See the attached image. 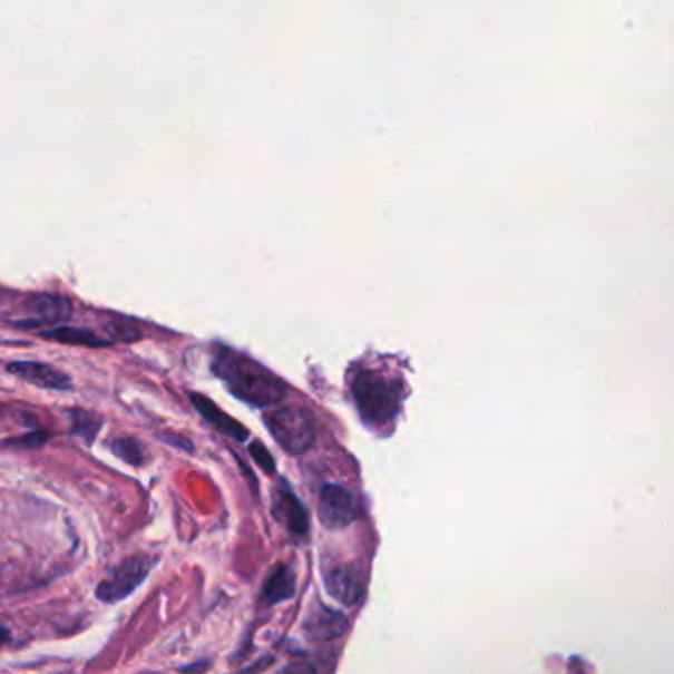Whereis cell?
Returning <instances> with one entry per match:
<instances>
[{"label": "cell", "instance_id": "cell-1", "mask_svg": "<svg viewBox=\"0 0 674 674\" xmlns=\"http://www.w3.org/2000/svg\"><path fill=\"white\" fill-rule=\"evenodd\" d=\"M212 372L224 382L229 394L254 408H272L290 395V385L272 370L228 346H218L212 359Z\"/></svg>", "mask_w": 674, "mask_h": 674}, {"label": "cell", "instance_id": "cell-2", "mask_svg": "<svg viewBox=\"0 0 674 674\" xmlns=\"http://www.w3.org/2000/svg\"><path fill=\"white\" fill-rule=\"evenodd\" d=\"M351 392L360 420L370 429L390 428L402 410V382L374 370H359L352 377Z\"/></svg>", "mask_w": 674, "mask_h": 674}, {"label": "cell", "instance_id": "cell-3", "mask_svg": "<svg viewBox=\"0 0 674 674\" xmlns=\"http://www.w3.org/2000/svg\"><path fill=\"white\" fill-rule=\"evenodd\" d=\"M263 420L281 449L291 456H303L315 446V420L301 406H283L267 413Z\"/></svg>", "mask_w": 674, "mask_h": 674}, {"label": "cell", "instance_id": "cell-4", "mask_svg": "<svg viewBox=\"0 0 674 674\" xmlns=\"http://www.w3.org/2000/svg\"><path fill=\"white\" fill-rule=\"evenodd\" d=\"M157 556L150 554H137L127 560L121 561V566L107 576L96 589L97 599L104 604H117L125 597L131 596L133 592L149 578L150 572L157 566Z\"/></svg>", "mask_w": 674, "mask_h": 674}, {"label": "cell", "instance_id": "cell-5", "mask_svg": "<svg viewBox=\"0 0 674 674\" xmlns=\"http://www.w3.org/2000/svg\"><path fill=\"white\" fill-rule=\"evenodd\" d=\"M360 517V502L352 490L336 485V482H329L321 489L319 495V518H321V525L331 528V530H339V528H346L352 522H356Z\"/></svg>", "mask_w": 674, "mask_h": 674}, {"label": "cell", "instance_id": "cell-6", "mask_svg": "<svg viewBox=\"0 0 674 674\" xmlns=\"http://www.w3.org/2000/svg\"><path fill=\"white\" fill-rule=\"evenodd\" d=\"M25 311L28 319L17 321V326L28 329V326H40V324L64 323L71 315V301L64 295H52V293H36L28 295L25 301Z\"/></svg>", "mask_w": 674, "mask_h": 674}, {"label": "cell", "instance_id": "cell-7", "mask_svg": "<svg viewBox=\"0 0 674 674\" xmlns=\"http://www.w3.org/2000/svg\"><path fill=\"white\" fill-rule=\"evenodd\" d=\"M326 594L342 605H356L367 589V582L356 564H339L324 574Z\"/></svg>", "mask_w": 674, "mask_h": 674}, {"label": "cell", "instance_id": "cell-8", "mask_svg": "<svg viewBox=\"0 0 674 674\" xmlns=\"http://www.w3.org/2000/svg\"><path fill=\"white\" fill-rule=\"evenodd\" d=\"M9 372L12 377L25 380L28 384L45 388V390H58V392H68L71 390V380L68 374H64L53 367L42 364V362H12L9 364Z\"/></svg>", "mask_w": 674, "mask_h": 674}, {"label": "cell", "instance_id": "cell-9", "mask_svg": "<svg viewBox=\"0 0 674 674\" xmlns=\"http://www.w3.org/2000/svg\"><path fill=\"white\" fill-rule=\"evenodd\" d=\"M273 515L277 522L287 528V533L297 538L309 535V515L301 500L290 489H280L273 492Z\"/></svg>", "mask_w": 674, "mask_h": 674}, {"label": "cell", "instance_id": "cell-10", "mask_svg": "<svg viewBox=\"0 0 674 674\" xmlns=\"http://www.w3.org/2000/svg\"><path fill=\"white\" fill-rule=\"evenodd\" d=\"M346 617L342 613L329 609L324 605H316V609L306 615L305 635L311 641H333L336 637H341L342 633L346 631Z\"/></svg>", "mask_w": 674, "mask_h": 674}, {"label": "cell", "instance_id": "cell-11", "mask_svg": "<svg viewBox=\"0 0 674 674\" xmlns=\"http://www.w3.org/2000/svg\"><path fill=\"white\" fill-rule=\"evenodd\" d=\"M191 402H193L196 412L201 413L204 420L212 423L214 428L218 429L219 433L228 436V438L236 439V441H247L250 438V431L244 428L240 421L229 418L228 413L222 412L216 403L208 400L206 395L191 394Z\"/></svg>", "mask_w": 674, "mask_h": 674}, {"label": "cell", "instance_id": "cell-12", "mask_svg": "<svg viewBox=\"0 0 674 674\" xmlns=\"http://www.w3.org/2000/svg\"><path fill=\"white\" fill-rule=\"evenodd\" d=\"M297 578L290 566H277L263 586V599L267 604H281L295 596Z\"/></svg>", "mask_w": 674, "mask_h": 674}, {"label": "cell", "instance_id": "cell-13", "mask_svg": "<svg viewBox=\"0 0 674 674\" xmlns=\"http://www.w3.org/2000/svg\"><path fill=\"white\" fill-rule=\"evenodd\" d=\"M45 339L61 342V344H76V346H88V349H99V346H109L114 344L111 339H101L86 329H74V326H58L42 333Z\"/></svg>", "mask_w": 674, "mask_h": 674}, {"label": "cell", "instance_id": "cell-14", "mask_svg": "<svg viewBox=\"0 0 674 674\" xmlns=\"http://www.w3.org/2000/svg\"><path fill=\"white\" fill-rule=\"evenodd\" d=\"M70 418L71 433L79 436L86 443H91L101 429V418L97 413L84 412V410H74L70 412Z\"/></svg>", "mask_w": 674, "mask_h": 674}, {"label": "cell", "instance_id": "cell-15", "mask_svg": "<svg viewBox=\"0 0 674 674\" xmlns=\"http://www.w3.org/2000/svg\"><path fill=\"white\" fill-rule=\"evenodd\" d=\"M109 447H111L115 456L123 459L125 463L133 465V467H140L145 463V449L135 438L115 439Z\"/></svg>", "mask_w": 674, "mask_h": 674}, {"label": "cell", "instance_id": "cell-16", "mask_svg": "<svg viewBox=\"0 0 674 674\" xmlns=\"http://www.w3.org/2000/svg\"><path fill=\"white\" fill-rule=\"evenodd\" d=\"M106 331L111 334V341L114 342H135L139 341L140 336H143L139 326L129 321V319H123V316H114L107 323Z\"/></svg>", "mask_w": 674, "mask_h": 674}, {"label": "cell", "instance_id": "cell-17", "mask_svg": "<svg viewBox=\"0 0 674 674\" xmlns=\"http://www.w3.org/2000/svg\"><path fill=\"white\" fill-rule=\"evenodd\" d=\"M250 453H252L255 463L260 465L265 473H273V471H275V461H273L272 453H270L260 441L250 443Z\"/></svg>", "mask_w": 674, "mask_h": 674}, {"label": "cell", "instance_id": "cell-18", "mask_svg": "<svg viewBox=\"0 0 674 674\" xmlns=\"http://www.w3.org/2000/svg\"><path fill=\"white\" fill-rule=\"evenodd\" d=\"M48 439H50V433H46V431H35V433H28L25 438L10 439L9 446L40 447L45 446Z\"/></svg>", "mask_w": 674, "mask_h": 674}, {"label": "cell", "instance_id": "cell-19", "mask_svg": "<svg viewBox=\"0 0 674 674\" xmlns=\"http://www.w3.org/2000/svg\"><path fill=\"white\" fill-rule=\"evenodd\" d=\"M10 639V633L9 629H7V627H2V625H0V643H7V641Z\"/></svg>", "mask_w": 674, "mask_h": 674}]
</instances>
